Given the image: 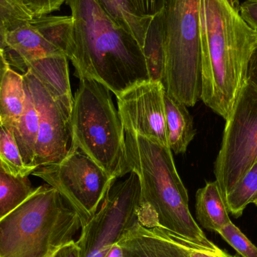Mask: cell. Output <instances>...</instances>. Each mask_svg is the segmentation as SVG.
Masks as SVG:
<instances>
[{
	"label": "cell",
	"instance_id": "1",
	"mask_svg": "<svg viewBox=\"0 0 257 257\" xmlns=\"http://www.w3.org/2000/svg\"><path fill=\"white\" fill-rule=\"evenodd\" d=\"M239 8L238 0H199L201 100L224 120L247 81L257 41Z\"/></svg>",
	"mask_w": 257,
	"mask_h": 257
},
{
	"label": "cell",
	"instance_id": "2",
	"mask_svg": "<svg viewBox=\"0 0 257 257\" xmlns=\"http://www.w3.org/2000/svg\"><path fill=\"white\" fill-rule=\"evenodd\" d=\"M66 3L73 21L66 56L75 68V76L93 78L116 96L149 81L142 46L111 21L96 0H66Z\"/></svg>",
	"mask_w": 257,
	"mask_h": 257
},
{
	"label": "cell",
	"instance_id": "3",
	"mask_svg": "<svg viewBox=\"0 0 257 257\" xmlns=\"http://www.w3.org/2000/svg\"><path fill=\"white\" fill-rule=\"evenodd\" d=\"M125 139L130 172H135L140 181L141 199L136 211L139 223L219 251L220 247L207 238L190 213L188 193L171 150L130 132L125 133Z\"/></svg>",
	"mask_w": 257,
	"mask_h": 257
},
{
	"label": "cell",
	"instance_id": "4",
	"mask_svg": "<svg viewBox=\"0 0 257 257\" xmlns=\"http://www.w3.org/2000/svg\"><path fill=\"white\" fill-rule=\"evenodd\" d=\"M84 222L49 184L0 220V257H51L74 241Z\"/></svg>",
	"mask_w": 257,
	"mask_h": 257
},
{
	"label": "cell",
	"instance_id": "5",
	"mask_svg": "<svg viewBox=\"0 0 257 257\" xmlns=\"http://www.w3.org/2000/svg\"><path fill=\"white\" fill-rule=\"evenodd\" d=\"M70 117L71 145L94 160L116 179L130 174L125 131L111 92L99 81L82 77Z\"/></svg>",
	"mask_w": 257,
	"mask_h": 257
},
{
	"label": "cell",
	"instance_id": "6",
	"mask_svg": "<svg viewBox=\"0 0 257 257\" xmlns=\"http://www.w3.org/2000/svg\"><path fill=\"white\" fill-rule=\"evenodd\" d=\"M199 0H169L162 11L166 66L165 91L187 107L202 96Z\"/></svg>",
	"mask_w": 257,
	"mask_h": 257
},
{
	"label": "cell",
	"instance_id": "7",
	"mask_svg": "<svg viewBox=\"0 0 257 257\" xmlns=\"http://www.w3.org/2000/svg\"><path fill=\"white\" fill-rule=\"evenodd\" d=\"M225 120L214 173L226 198L257 163V87L247 80Z\"/></svg>",
	"mask_w": 257,
	"mask_h": 257
},
{
	"label": "cell",
	"instance_id": "8",
	"mask_svg": "<svg viewBox=\"0 0 257 257\" xmlns=\"http://www.w3.org/2000/svg\"><path fill=\"white\" fill-rule=\"evenodd\" d=\"M32 175L54 187L78 212L84 225L97 212L116 180L72 146L61 161L37 168Z\"/></svg>",
	"mask_w": 257,
	"mask_h": 257
},
{
	"label": "cell",
	"instance_id": "9",
	"mask_svg": "<svg viewBox=\"0 0 257 257\" xmlns=\"http://www.w3.org/2000/svg\"><path fill=\"white\" fill-rule=\"evenodd\" d=\"M140 199V181L135 172L114 184L97 212L82 226L76 241L81 257L105 256L137 220Z\"/></svg>",
	"mask_w": 257,
	"mask_h": 257
},
{
	"label": "cell",
	"instance_id": "10",
	"mask_svg": "<svg viewBox=\"0 0 257 257\" xmlns=\"http://www.w3.org/2000/svg\"><path fill=\"white\" fill-rule=\"evenodd\" d=\"M72 16L37 17L6 32V55L11 66L25 72L28 63L65 54L72 42ZM67 57V56H66Z\"/></svg>",
	"mask_w": 257,
	"mask_h": 257
},
{
	"label": "cell",
	"instance_id": "11",
	"mask_svg": "<svg viewBox=\"0 0 257 257\" xmlns=\"http://www.w3.org/2000/svg\"><path fill=\"white\" fill-rule=\"evenodd\" d=\"M23 77L34 96L39 112L35 166L39 168L59 163L69 151L72 112L30 70L26 71Z\"/></svg>",
	"mask_w": 257,
	"mask_h": 257
},
{
	"label": "cell",
	"instance_id": "12",
	"mask_svg": "<svg viewBox=\"0 0 257 257\" xmlns=\"http://www.w3.org/2000/svg\"><path fill=\"white\" fill-rule=\"evenodd\" d=\"M164 93L161 82L149 80L117 95V111L125 133H135L169 148Z\"/></svg>",
	"mask_w": 257,
	"mask_h": 257
},
{
	"label": "cell",
	"instance_id": "13",
	"mask_svg": "<svg viewBox=\"0 0 257 257\" xmlns=\"http://www.w3.org/2000/svg\"><path fill=\"white\" fill-rule=\"evenodd\" d=\"M123 257H190L187 249L159 228L145 227L137 220L118 241Z\"/></svg>",
	"mask_w": 257,
	"mask_h": 257
},
{
	"label": "cell",
	"instance_id": "14",
	"mask_svg": "<svg viewBox=\"0 0 257 257\" xmlns=\"http://www.w3.org/2000/svg\"><path fill=\"white\" fill-rule=\"evenodd\" d=\"M48 91L72 112L74 97L69 81V59L65 54L34 60L26 66Z\"/></svg>",
	"mask_w": 257,
	"mask_h": 257
},
{
	"label": "cell",
	"instance_id": "15",
	"mask_svg": "<svg viewBox=\"0 0 257 257\" xmlns=\"http://www.w3.org/2000/svg\"><path fill=\"white\" fill-rule=\"evenodd\" d=\"M166 128L169 149L176 154H185L196 134L193 119L187 105L164 93Z\"/></svg>",
	"mask_w": 257,
	"mask_h": 257
},
{
	"label": "cell",
	"instance_id": "16",
	"mask_svg": "<svg viewBox=\"0 0 257 257\" xmlns=\"http://www.w3.org/2000/svg\"><path fill=\"white\" fill-rule=\"evenodd\" d=\"M196 215L199 224L212 232L231 222L226 199L217 181L206 183L196 192Z\"/></svg>",
	"mask_w": 257,
	"mask_h": 257
},
{
	"label": "cell",
	"instance_id": "17",
	"mask_svg": "<svg viewBox=\"0 0 257 257\" xmlns=\"http://www.w3.org/2000/svg\"><path fill=\"white\" fill-rule=\"evenodd\" d=\"M24 82L26 92L25 103L13 133L24 163L27 166L37 169L35 166V157L39 133V112L31 90L24 79Z\"/></svg>",
	"mask_w": 257,
	"mask_h": 257
},
{
	"label": "cell",
	"instance_id": "18",
	"mask_svg": "<svg viewBox=\"0 0 257 257\" xmlns=\"http://www.w3.org/2000/svg\"><path fill=\"white\" fill-rule=\"evenodd\" d=\"M25 99L24 77L9 66L0 90V123L12 133L22 114Z\"/></svg>",
	"mask_w": 257,
	"mask_h": 257
},
{
	"label": "cell",
	"instance_id": "19",
	"mask_svg": "<svg viewBox=\"0 0 257 257\" xmlns=\"http://www.w3.org/2000/svg\"><path fill=\"white\" fill-rule=\"evenodd\" d=\"M96 1L111 21L133 36L142 48L152 17L141 13L134 0Z\"/></svg>",
	"mask_w": 257,
	"mask_h": 257
},
{
	"label": "cell",
	"instance_id": "20",
	"mask_svg": "<svg viewBox=\"0 0 257 257\" xmlns=\"http://www.w3.org/2000/svg\"><path fill=\"white\" fill-rule=\"evenodd\" d=\"M142 50L150 80L162 83L166 66V45L162 12L151 18Z\"/></svg>",
	"mask_w": 257,
	"mask_h": 257
},
{
	"label": "cell",
	"instance_id": "21",
	"mask_svg": "<svg viewBox=\"0 0 257 257\" xmlns=\"http://www.w3.org/2000/svg\"><path fill=\"white\" fill-rule=\"evenodd\" d=\"M34 190L28 177L14 176L0 163V220L18 208Z\"/></svg>",
	"mask_w": 257,
	"mask_h": 257
},
{
	"label": "cell",
	"instance_id": "22",
	"mask_svg": "<svg viewBox=\"0 0 257 257\" xmlns=\"http://www.w3.org/2000/svg\"><path fill=\"white\" fill-rule=\"evenodd\" d=\"M0 163L6 172L16 177H28L36 168L24 163L14 133L0 123Z\"/></svg>",
	"mask_w": 257,
	"mask_h": 257
},
{
	"label": "cell",
	"instance_id": "23",
	"mask_svg": "<svg viewBox=\"0 0 257 257\" xmlns=\"http://www.w3.org/2000/svg\"><path fill=\"white\" fill-rule=\"evenodd\" d=\"M257 193V163L246 174L242 181L226 196L229 213L235 218L241 217Z\"/></svg>",
	"mask_w": 257,
	"mask_h": 257
},
{
	"label": "cell",
	"instance_id": "24",
	"mask_svg": "<svg viewBox=\"0 0 257 257\" xmlns=\"http://www.w3.org/2000/svg\"><path fill=\"white\" fill-rule=\"evenodd\" d=\"M241 257H257V247L232 221L217 232Z\"/></svg>",
	"mask_w": 257,
	"mask_h": 257
},
{
	"label": "cell",
	"instance_id": "25",
	"mask_svg": "<svg viewBox=\"0 0 257 257\" xmlns=\"http://www.w3.org/2000/svg\"><path fill=\"white\" fill-rule=\"evenodd\" d=\"M33 18L17 0H0V27L5 31Z\"/></svg>",
	"mask_w": 257,
	"mask_h": 257
},
{
	"label": "cell",
	"instance_id": "26",
	"mask_svg": "<svg viewBox=\"0 0 257 257\" xmlns=\"http://www.w3.org/2000/svg\"><path fill=\"white\" fill-rule=\"evenodd\" d=\"M33 18L45 16L60 10L66 0H17Z\"/></svg>",
	"mask_w": 257,
	"mask_h": 257
},
{
	"label": "cell",
	"instance_id": "27",
	"mask_svg": "<svg viewBox=\"0 0 257 257\" xmlns=\"http://www.w3.org/2000/svg\"><path fill=\"white\" fill-rule=\"evenodd\" d=\"M165 231L171 238L182 244L187 249L190 257H241L239 254H229L222 249H220L219 251H211V250H208V249L205 248L202 246L199 245V244L190 241V240L186 239V238H182L179 235H175V234L168 232L166 230Z\"/></svg>",
	"mask_w": 257,
	"mask_h": 257
},
{
	"label": "cell",
	"instance_id": "28",
	"mask_svg": "<svg viewBox=\"0 0 257 257\" xmlns=\"http://www.w3.org/2000/svg\"><path fill=\"white\" fill-rule=\"evenodd\" d=\"M169 0H134L141 13L153 17L160 13L166 7Z\"/></svg>",
	"mask_w": 257,
	"mask_h": 257
},
{
	"label": "cell",
	"instance_id": "29",
	"mask_svg": "<svg viewBox=\"0 0 257 257\" xmlns=\"http://www.w3.org/2000/svg\"><path fill=\"white\" fill-rule=\"evenodd\" d=\"M240 15L247 25L257 33V0H247L240 5Z\"/></svg>",
	"mask_w": 257,
	"mask_h": 257
},
{
	"label": "cell",
	"instance_id": "30",
	"mask_svg": "<svg viewBox=\"0 0 257 257\" xmlns=\"http://www.w3.org/2000/svg\"><path fill=\"white\" fill-rule=\"evenodd\" d=\"M51 257H81V250L74 240L60 247Z\"/></svg>",
	"mask_w": 257,
	"mask_h": 257
},
{
	"label": "cell",
	"instance_id": "31",
	"mask_svg": "<svg viewBox=\"0 0 257 257\" xmlns=\"http://www.w3.org/2000/svg\"><path fill=\"white\" fill-rule=\"evenodd\" d=\"M247 80L257 87V41L249 61Z\"/></svg>",
	"mask_w": 257,
	"mask_h": 257
},
{
	"label": "cell",
	"instance_id": "32",
	"mask_svg": "<svg viewBox=\"0 0 257 257\" xmlns=\"http://www.w3.org/2000/svg\"><path fill=\"white\" fill-rule=\"evenodd\" d=\"M9 66V61L6 58V52L0 53V90H1L2 82H3V76L5 72Z\"/></svg>",
	"mask_w": 257,
	"mask_h": 257
},
{
	"label": "cell",
	"instance_id": "33",
	"mask_svg": "<svg viewBox=\"0 0 257 257\" xmlns=\"http://www.w3.org/2000/svg\"><path fill=\"white\" fill-rule=\"evenodd\" d=\"M104 257H123V250L118 242L113 244Z\"/></svg>",
	"mask_w": 257,
	"mask_h": 257
},
{
	"label": "cell",
	"instance_id": "34",
	"mask_svg": "<svg viewBox=\"0 0 257 257\" xmlns=\"http://www.w3.org/2000/svg\"><path fill=\"white\" fill-rule=\"evenodd\" d=\"M5 36H6V31L0 27V53L6 52Z\"/></svg>",
	"mask_w": 257,
	"mask_h": 257
},
{
	"label": "cell",
	"instance_id": "35",
	"mask_svg": "<svg viewBox=\"0 0 257 257\" xmlns=\"http://www.w3.org/2000/svg\"><path fill=\"white\" fill-rule=\"evenodd\" d=\"M252 203L254 204L257 206V193L255 194L254 197H253V200H252Z\"/></svg>",
	"mask_w": 257,
	"mask_h": 257
}]
</instances>
